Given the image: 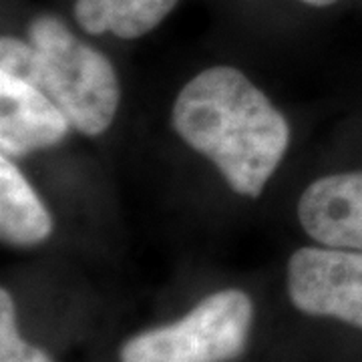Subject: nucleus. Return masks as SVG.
I'll return each mask as SVG.
<instances>
[{
    "instance_id": "423d86ee",
    "label": "nucleus",
    "mask_w": 362,
    "mask_h": 362,
    "mask_svg": "<svg viewBox=\"0 0 362 362\" xmlns=\"http://www.w3.org/2000/svg\"><path fill=\"white\" fill-rule=\"evenodd\" d=\"M298 220L322 246L362 252V171L312 181L298 202Z\"/></svg>"
},
{
    "instance_id": "9d476101",
    "label": "nucleus",
    "mask_w": 362,
    "mask_h": 362,
    "mask_svg": "<svg viewBox=\"0 0 362 362\" xmlns=\"http://www.w3.org/2000/svg\"><path fill=\"white\" fill-rule=\"evenodd\" d=\"M0 73L26 81L35 85L37 77V52L30 42L2 37L0 40Z\"/></svg>"
},
{
    "instance_id": "f257e3e1",
    "label": "nucleus",
    "mask_w": 362,
    "mask_h": 362,
    "mask_svg": "<svg viewBox=\"0 0 362 362\" xmlns=\"http://www.w3.org/2000/svg\"><path fill=\"white\" fill-rule=\"evenodd\" d=\"M173 129L220 169L233 192L258 197L280 165L290 129L270 99L233 66H211L180 90Z\"/></svg>"
},
{
    "instance_id": "7ed1b4c3",
    "label": "nucleus",
    "mask_w": 362,
    "mask_h": 362,
    "mask_svg": "<svg viewBox=\"0 0 362 362\" xmlns=\"http://www.w3.org/2000/svg\"><path fill=\"white\" fill-rule=\"evenodd\" d=\"M252 300L223 290L202 300L180 322L147 330L121 349V362H226L246 349Z\"/></svg>"
},
{
    "instance_id": "6e6552de",
    "label": "nucleus",
    "mask_w": 362,
    "mask_h": 362,
    "mask_svg": "<svg viewBox=\"0 0 362 362\" xmlns=\"http://www.w3.org/2000/svg\"><path fill=\"white\" fill-rule=\"evenodd\" d=\"M175 4L177 0H77L75 18L90 35L137 39L153 30Z\"/></svg>"
},
{
    "instance_id": "0eeeda50",
    "label": "nucleus",
    "mask_w": 362,
    "mask_h": 362,
    "mask_svg": "<svg viewBox=\"0 0 362 362\" xmlns=\"http://www.w3.org/2000/svg\"><path fill=\"white\" fill-rule=\"evenodd\" d=\"M52 232L51 214L30 183L11 161L0 157V235L13 246H35Z\"/></svg>"
},
{
    "instance_id": "39448f33",
    "label": "nucleus",
    "mask_w": 362,
    "mask_h": 362,
    "mask_svg": "<svg viewBox=\"0 0 362 362\" xmlns=\"http://www.w3.org/2000/svg\"><path fill=\"white\" fill-rule=\"evenodd\" d=\"M71 121L39 87L0 73V149L23 157L63 141Z\"/></svg>"
},
{
    "instance_id": "9b49d317",
    "label": "nucleus",
    "mask_w": 362,
    "mask_h": 362,
    "mask_svg": "<svg viewBox=\"0 0 362 362\" xmlns=\"http://www.w3.org/2000/svg\"><path fill=\"white\" fill-rule=\"evenodd\" d=\"M306 4H312V6H328V4H334L337 0H302Z\"/></svg>"
},
{
    "instance_id": "f03ea898",
    "label": "nucleus",
    "mask_w": 362,
    "mask_h": 362,
    "mask_svg": "<svg viewBox=\"0 0 362 362\" xmlns=\"http://www.w3.org/2000/svg\"><path fill=\"white\" fill-rule=\"evenodd\" d=\"M28 39L37 52L35 87L51 97L81 133L109 129L119 107V81L103 52L78 40L51 14L30 23Z\"/></svg>"
},
{
    "instance_id": "1a4fd4ad",
    "label": "nucleus",
    "mask_w": 362,
    "mask_h": 362,
    "mask_svg": "<svg viewBox=\"0 0 362 362\" xmlns=\"http://www.w3.org/2000/svg\"><path fill=\"white\" fill-rule=\"evenodd\" d=\"M0 362H52L42 350L18 337L14 302L6 290L0 292Z\"/></svg>"
},
{
    "instance_id": "20e7f679",
    "label": "nucleus",
    "mask_w": 362,
    "mask_h": 362,
    "mask_svg": "<svg viewBox=\"0 0 362 362\" xmlns=\"http://www.w3.org/2000/svg\"><path fill=\"white\" fill-rule=\"evenodd\" d=\"M288 292L298 310L362 328V252L302 247L288 262Z\"/></svg>"
}]
</instances>
